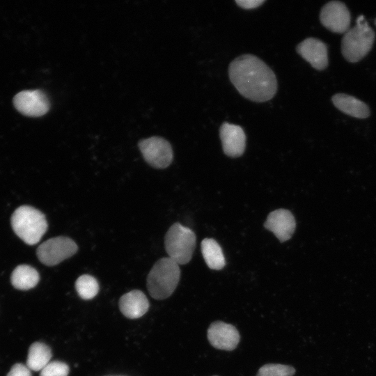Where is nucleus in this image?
<instances>
[{
  "instance_id": "f03ea898",
  "label": "nucleus",
  "mask_w": 376,
  "mask_h": 376,
  "mask_svg": "<svg viewBox=\"0 0 376 376\" xmlns=\"http://www.w3.org/2000/svg\"><path fill=\"white\" fill-rule=\"evenodd\" d=\"M180 279L179 265L169 257L157 260L147 276V288L152 297L164 299L172 295Z\"/></svg>"
},
{
  "instance_id": "0eeeda50",
  "label": "nucleus",
  "mask_w": 376,
  "mask_h": 376,
  "mask_svg": "<svg viewBox=\"0 0 376 376\" xmlns=\"http://www.w3.org/2000/svg\"><path fill=\"white\" fill-rule=\"evenodd\" d=\"M139 148L146 162L154 168L165 169L172 162L173 150L165 139L153 136L141 140Z\"/></svg>"
},
{
  "instance_id": "b1692460",
  "label": "nucleus",
  "mask_w": 376,
  "mask_h": 376,
  "mask_svg": "<svg viewBox=\"0 0 376 376\" xmlns=\"http://www.w3.org/2000/svg\"><path fill=\"white\" fill-rule=\"evenodd\" d=\"M375 25H376V19H375Z\"/></svg>"
},
{
  "instance_id": "39448f33",
  "label": "nucleus",
  "mask_w": 376,
  "mask_h": 376,
  "mask_svg": "<svg viewBox=\"0 0 376 376\" xmlns=\"http://www.w3.org/2000/svg\"><path fill=\"white\" fill-rule=\"evenodd\" d=\"M196 235L179 223L173 224L166 233L164 245L169 258L180 265L188 263L196 246Z\"/></svg>"
},
{
  "instance_id": "423d86ee",
  "label": "nucleus",
  "mask_w": 376,
  "mask_h": 376,
  "mask_svg": "<svg viewBox=\"0 0 376 376\" xmlns=\"http://www.w3.org/2000/svg\"><path fill=\"white\" fill-rule=\"evenodd\" d=\"M78 246L70 238L59 236L42 242L37 249L39 260L45 265L54 266L77 253Z\"/></svg>"
},
{
  "instance_id": "4be33fe9",
  "label": "nucleus",
  "mask_w": 376,
  "mask_h": 376,
  "mask_svg": "<svg viewBox=\"0 0 376 376\" xmlns=\"http://www.w3.org/2000/svg\"><path fill=\"white\" fill-rule=\"evenodd\" d=\"M6 376H31V370L22 363L15 364Z\"/></svg>"
},
{
  "instance_id": "1a4fd4ad",
  "label": "nucleus",
  "mask_w": 376,
  "mask_h": 376,
  "mask_svg": "<svg viewBox=\"0 0 376 376\" xmlns=\"http://www.w3.org/2000/svg\"><path fill=\"white\" fill-rule=\"evenodd\" d=\"M320 19L322 24L334 33H345L349 28L351 16L345 3L331 1L321 9Z\"/></svg>"
},
{
  "instance_id": "4468645a",
  "label": "nucleus",
  "mask_w": 376,
  "mask_h": 376,
  "mask_svg": "<svg viewBox=\"0 0 376 376\" xmlns=\"http://www.w3.org/2000/svg\"><path fill=\"white\" fill-rule=\"evenodd\" d=\"M148 308L146 296L139 290L124 294L119 300L120 311L127 318H139L147 312Z\"/></svg>"
},
{
  "instance_id": "393cba45",
  "label": "nucleus",
  "mask_w": 376,
  "mask_h": 376,
  "mask_svg": "<svg viewBox=\"0 0 376 376\" xmlns=\"http://www.w3.org/2000/svg\"><path fill=\"white\" fill-rule=\"evenodd\" d=\"M214 376H217V375H214Z\"/></svg>"
},
{
  "instance_id": "aec40b11",
  "label": "nucleus",
  "mask_w": 376,
  "mask_h": 376,
  "mask_svg": "<svg viewBox=\"0 0 376 376\" xmlns=\"http://www.w3.org/2000/svg\"><path fill=\"white\" fill-rule=\"evenodd\" d=\"M294 367L280 363L265 364L258 371L256 376H293Z\"/></svg>"
},
{
  "instance_id": "9b49d317",
  "label": "nucleus",
  "mask_w": 376,
  "mask_h": 376,
  "mask_svg": "<svg viewBox=\"0 0 376 376\" xmlns=\"http://www.w3.org/2000/svg\"><path fill=\"white\" fill-rule=\"evenodd\" d=\"M224 152L230 157L241 156L246 148V135L242 127L224 123L219 128Z\"/></svg>"
},
{
  "instance_id": "a211bd4d",
  "label": "nucleus",
  "mask_w": 376,
  "mask_h": 376,
  "mask_svg": "<svg viewBox=\"0 0 376 376\" xmlns=\"http://www.w3.org/2000/svg\"><path fill=\"white\" fill-rule=\"evenodd\" d=\"M52 357L51 349L46 344L36 342L29 349L26 366L34 371L42 370Z\"/></svg>"
},
{
  "instance_id": "412c9836",
  "label": "nucleus",
  "mask_w": 376,
  "mask_h": 376,
  "mask_svg": "<svg viewBox=\"0 0 376 376\" xmlns=\"http://www.w3.org/2000/svg\"><path fill=\"white\" fill-rule=\"evenodd\" d=\"M68 366L62 361L49 362L41 371L40 376H68Z\"/></svg>"
},
{
  "instance_id": "6ab92c4d",
  "label": "nucleus",
  "mask_w": 376,
  "mask_h": 376,
  "mask_svg": "<svg viewBox=\"0 0 376 376\" xmlns=\"http://www.w3.org/2000/svg\"><path fill=\"white\" fill-rule=\"evenodd\" d=\"M75 288L81 299H91L98 293L99 284L95 277L83 274L77 279Z\"/></svg>"
},
{
  "instance_id": "f257e3e1",
  "label": "nucleus",
  "mask_w": 376,
  "mask_h": 376,
  "mask_svg": "<svg viewBox=\"0 0 376 376\" xmlns=\"http://www.w3.org/2000/svg\"><path fill=\"white\" fill-rule=\"evenodd\" d=\"M230 81L245 98L256 102L271 100L277 91V80L273 70L253 54H242L228 67Z\"/></svg>"
},
{
  "instance_id": "f3484780",
  "label": "nucleus",
  "mask_w": 376,
  "mask_h": 376,
  "mask_svg": "<svg viewBox=\"0 0 376 376\" xmlns=\"http://www.w3.org/2000/svg\"><path fill=\"white\" fill-rule=\"evenodd\" d=\"M40 276L36 269L27 265H18L10 277L12 285L19 290H29L38 283Z\"/></svg>"
},
{
  "instance_id": "ddd939ff",
  "label": "nucleus",
  "mask_w": 376,
  "mask_h": 376,
  "mask_svg": "<svg viewBox=\"0 0 376 376\" xmlns=\"http://www.w3.org/2000/svg\"><path fill=\"white\" fill-rule=\"evenodd\" d=\"M296 49L315 69L322 70L327 67V47L320 40L315 38H306L297 45Z\"/></svg>"
},
{
  "instance_id": "2eb2a0df",
  "label": "nucleus",
  "mask_w": 376,
  "mask_h": 376,
  "mask_svg": "<svg viewBox=\"0 0 376 376\" xmlns=\"http://www.w3.org/2000/svg\"><path fill=\"white\" fill-rule=\"evenodd\" d=\"M332 102L338 109L352 117L366 118L370 115L367 104L350 95L336 94L332 97Z\"/></svg>"
},
{
  "instance_id": "f8f14e48",
  "label": "nucleus",
  "mask_w": 376,
  "mask_h": 376,
  "mask_svg": "<svg viewBox=\"0 0 376 376\" xmlns=\"http://www.w3.org/2000/svg\"><path fill=\"white\" fill-rule=\"evenodd\" d=\"M264 226L272 232L281 242H283L292 236L296 228V221L289 210L278 209L268 214Z\"/></svg>"
},
{
  "instance_id": "7ed1b4c3",
  "label": "nucleus",
  "mask_w": 376,
  "mask_h": 376,
  "mask_svg": "<svg viewBox=\"0 0 376 376\" xmlns=\"http://www.w3.org/2000/svg\"><path fill=\"white\" fill-rule=\"evenodd\" d=\"M11 226L15 234L26 244H37L47 229L45 216L29 205L17 208L11 217Z\"/></svg>"
},
{
  "instance_id": "6e6552de",
  "label": "nucleus",
  "mask_w": 376,
  "mask_h": 376,
  "mask_svg": "<svg viewBox=\"0 0 376 376\" xmlns=\"http://www.w3.org/2000/svg\"><path fill=\"white\" fill-rule=\"evenodd\" d=\"M15 109L29 117H39L46 114L50 107L47 95L41 90L22 91L13 98Z\"/></svg>"
},
{
  "instance_id": "20e7f679",
  "label": "nucleus",
  "mask_w": 376,
  "mask_h": 376,
  "mask_svg": "<svg viewBox=\"0 0 376 376\" xmlns=\"http://www.w3.org/2000/svg\"><path fill=\"white\" fill-rule=\"evenodd\" d=\"M375 32L368 25L363 16H359L355 26L348 29L341 42V52L344 58L356 63L365 57L371 49Z\"/></svg>"
},
{
  "instance_id": "dca6fc26",
  "label": "nucleus",
  "mask_w": 376,
  "mask_h": 376,
  "mask_svg": "<svg viewBox=\"0 0 376 376\" xmlns=\"http://www.w3.org/2000/svg\"><path fill=\"white\" fill-rule=\"evenodd\" d=\"M203 257L209 268L219 270L226 265L224 255L218 242L212 238H205L201 244Z\"/></svg>"
},
{
  "instance_id": "5701e85b",
  "label": "nucleus",
  "mask_w": 376,
  "mask_h": 376,
  "mask_svg": "<svg viewBox=\"0 0 376 376\" xmlns=\"http://www.w3.org/2000/svg\"><path fill=\"white\" fill-rule=\"evenodd\" d=\"M265 1L264 0H236L235 3L241 8L244 9L256 8L261 6Z\"/></svg>"
},
{
  "instance_id": "9d476101",
  "label": "nucleus",
  "mask_w": 376,
  "mask_h": 376,
  "mask_svg": "<svg viewBox=\"0 0 376 376\" xmlns=\"http://www.w3.org/2000/svg\"><path fill=\"white\" fill-rule=\"evenodd\" d=\"M207 336L212 346L227 351L235 350L240 340L236 327L222 321L212 322L207 329Z\"/></svg>"
}]
</instances>
